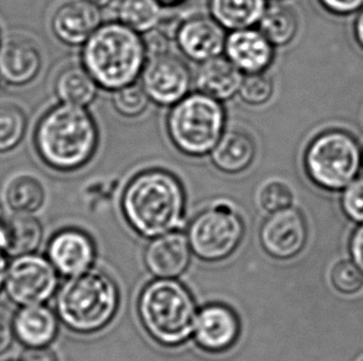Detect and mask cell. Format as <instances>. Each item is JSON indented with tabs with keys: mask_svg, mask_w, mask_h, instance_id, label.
I'll return each mask as SVG.
<instances>
[{
	"mask_svg": "<svg viewBox=\"0 0 363 361\" xmlns=\"http://www.w3.org/2000/svg\"><path fill=\"white\" fill-rule=\"evenodd\" d=\"M185 208L182 182L172 172L160 168L138 173L123 192L124 218L144 238L152 239L180 228Z\"/></svg>",
	"mask_w": 363,
	"mask_h": 361,
	"instance_id": "6da1fadb",
	"label": "cell"
},
{
	"mask_svg": "<svg viewBox=\"0 0 363 361\" xmlns=\"http://www.w3.org/2000/svg\"><path fill=\"white\" fill-rule=\"evenodd\" d=\"M99 129L84 108L57 105L46 113L35 132L41 160L57 171H74L94 157Z\"/></svg>",
	"mask_w": 363,
	"mask_h": 361,
	"instance_id": "7a4b0ae2",
	"label": "cell"
},
{
	"mask_svg": "<svg viewBox=\"0 0 363 361\" xmlns=\"http://www.w3.org/2000/svg\"><path fill=\"white\" fill-rule=\"evenodd\" d=\"M147 46L137 31L119 23L101 25L82 49V64L101 88L135 84L147 64Z\"/></svg>",
	"mask_w": 363,
	"mask_h": 361,
	"instance_id": "3957f363",
	"label": "cell"
},
{
	"mask_svg": "<svg viewBox=\"0 0 363 361\" xmlns=\"http://www.w3.org/2000/svg\"><path fill=\"white\" fill-rule=\"evenodd\" d=\"M138 316L157 344L179 347L192 337L196 303L191 292L175 278H157L139 294Z\"/></svg>",
	"mask_w": 363,
	"mask_h": 361,
	"instance_id": "277c9868",
	"label": "cell"
},
{
	"mask_svg": "<svg viewBox=\"0 0 363 361\" xmlns=\"http://www.w3.org/2000/svg\"><path fill=\"white\" fill-rule=\"evenodd\" d=\"M119 307V291L113 278L91 269L67 280L56 298L57 317L79 334L99 332L113 321Z\"/></svg>",
	"mask_w": 363,
	"mask_h": 361,
	"instance_id": "5b68a950",
	"label": "cell"
},
{
	"mask_svg": "<svg viewBox=\"0 0 363 361\" xmlns=\"http://www.w3.org/2000/svg\"><path fill=\"white\" fill-rule=\"evenodd\" d=\"M226 124L221 103L202 93L190 94L172 105L167 115V134L172 145L187 156L210 155Z\"/></svg>",
	"mask_w": 363,
	"mask_h": 361,
	"instance_id": "8992f818",
	"label": "cell"
},
{
	"mask_svg": "<svg viewBox=\"0 0 363 361\" xmlns=\"http://www.w3.org/2000/svg\"><path fill=\"white\" fill-rule=\"evenodd\" d=\"M304 166L314 185L329 192H342L359 178L363 168V149L352 134L329 129L310 142Z\"/></svg>",
	"mask_w": 363,
	"mask_h": 361,
	"instance_id": "52a82bcc",
	"label": "cell"
},
{
	"mask_svg": "<svg viewBox=\"0 0 363 361\" xmlns=\"http://www.w3.org/2000/svg\"><path fill=\"white\" fill-rule=\"evenodd\" d=\"M245 222L230 202L217 200L192 219L187 239L192 253L207 263L231 256L245 236Z\"/></svg>",
	"mask_w": 363,
	"mask_h": 361,
	"instance_id": "ba28073f",
	"label": "cell"
},
{
	"mask_svg": "<svg viewBox=\"0 0 363 361\" xmlns=\"http://www.w3.org/2000/svg\"><path fill=\"white\" fill-rule=\"evenodd\" d=\"M57 285V271L44 256L23 255L14 258L6 268L5 292L20 307L48 302L56 292Z\"/></svg>",
	"mask_w": 363,
	"mask_h": 361,
	"instance_id": "9c48e42d",
	"label": "cell"
},
{
	"mask_svg": "<svg viewBox=\"0 0 363 361\" xmlns=\"http://www.w3.org/2000/svg\"><path fill=\"white\" fill-rule=\"evenodd\" d=\"M142 86L152 102L172 107L186 97L191 87V74L184 61L174 55L147 57L142 72Z\"/></svg>",
	"mask_w": 363,
	"mask_h": 361,
	"instance_id": "30bf717a",
	"label": "cell"
},
{
	"mask_svg": "<svg viewBox=\"0 0 363 361\" xmlns=\"http://www.w3.org/2000/svg\"><path fill=\"white\" fill-rule=\"evenodd\" d=\"M259 240L272 258L293 259L303 251L308 240L304 215L294 207L270 213L260 227Z\"/></svg>",
	"mask_w": 363,
	"mask_h": 361,
	"instance_id": "8fae6325",
	"label": "cell"
},
{
	"mask_svg": "<svg viewBox=\"0 0 363 361\" xmlns=\"http://www.w3.org/2000/svg\"><path fill=\"white\" fill-rule=\"evenodd\" d=\"M241 333V323L236 312L221 303H212L200 309L192 337L197 347L212 354L230 350Z\"/></svg>",
	"mask_w": 363,
	"mask_h": 361,
	"instance_id": "7c38bea8",
	"label": "cell"
},
{
	"mask_svg": "<svg viewBox=\"0 0 363 361\" xmlns=\"http://www.w3.org/2000/svg\"><path fill=\"white\" fill-rule=\"evenodd\" d=\"M175 38L182 54L195 62L220 57L225 51L227 39L221 25L213 18L203 15L180 23Z\"/></svg>",
	"mask_w": 363,
	"mask_h": 361,
	"instance_id": "4fadbf2b",
	"label": "cell"
},
{
	"mask_svg": "<svg viewBox=\"0 0 363 361\" xmlns=\"http://www.w3.org/2000/svg\"><path fill=\"white\" fill-rule=\"evenodd\" d=\"M48 255L57 273L74 277L91 270L96 259V246L82 230L65 229L54 235Z\"/></svg>",
	"mask_w": 363,
	"mask_h": 361,
	"instance_id": "5bb4252c",
	"label": "cell"
},
{
	"mask_svg": "<svg viewBox=\"0 0 363 361\" xmlns=\"http://www.w3.org/2000/svg\"><path fill=\"white\" fill-rule=\"evenodd\" d=\"M191 253L189 239L175 230L152 238L144 253V263L157 278H177L189 268Z\"/></svg>",
	"mask_w": 363,
	"mask_h": 361,
	"instance_id": "9a60e30c",
	"label": "cell"
},
{
	"mask_svg": "<svg viewBox=\"0 0 363 361\" xmlns=\"http://www.w3.org/2000/svg\"><path fill=\"white\" fill-rule=\"evenodd\" d=\"M41 64L39 46L25 36H13L0 47V82L13 87L30 84Z\"/></svg>",
	"mask_w": 363,
	"mask_h": 361,
	"instance_id": "2e32d148",
	"label": "cell"
},
{
	"mask_svg": "<svg viewBox=\"0 0 363 361\" xmlns=\"http://www.w3.org/2000/svg\"><path fill=\"white\" fill-rule=\"evenodd\" d=\"M225 51L227 59L247 74H263L274 59V46L260 30L252 28L232 31Z\"/></svg>",
	"mask_w": 363,
	"mask_h": 361,
	"instance_id": "e0dca14e",
	"label": "cell"
},
{
	"mask_svg": "<svg viewBox=\"0 0 363 361\" xmlns=\"http://www.w3.org/2000/svg\"><path fill=\"white\" fill-rule=\"evenodd\" d=\"M55 36L69 46H81L101 26L99 8L84 0H74L60 6L52 16Z\"/></svg>",
	"mask_w": 363,
	"mask_h": 361,
	"instance_id": "ac0fdd59",
	"label": "cell"
},
{
	"mask_svg": "<svg viewBox=\"0 0 363 361\" xmlns=\"http://www.w3.org/2000/svg\"><path fill=\"white\" fill-rule=\"evenodd\" d=\"M15 338L26 348L49 347L57 337L59 319L44 304L20 308L13 318Z\"/></svg>",
	"mask_w": 363,
	"mask_h": 361,
	"instance_id": "d6986e66",
	"label": "cell"
},
{
	"mask_svg": "<svg viewBox=\"0 0 363 361\" xmlns=\"http://www.w3.org/2000/svg\"><path fill=\"white\" fill-rule=\"evenodd\" d=\"M243 76L228 59L216 57L203 62L196 76L200 93L216 101H228L241 88Z\"/></svg>",
	"mask_w": 363,
	"mask_h": 361,
	"instance_id": "ffe728a7",
	"label": "cell"
},
{
	"mask_svg": "<svg viewBox=\"0 0 363 361\" xmlns=\"http://www.w3.org/2000/svg\"><path fill=\"white\" fill-rule=\"evenodd\" d=\"M257 154L253 137L245 132L232 129L223 132L220 142L212 150L211 161L225 173H240L252 165Z\"/></svg>",
	"mask_w": 363,
	"mask_h": 361,
	"instance_id": "44dd1931",
	"label": "cell"
},
{
	"mask_svg": "<svg viewBox=\"0 0 363 361\" xmlns=\"http://www.w3.org/2000/svg\"><path fill=\"white\" fill-rule=\"evenodd\" d=\"M211 18L223 29H250L259 23L267 10V0H208Z\"/></svg>",
	"mask_w": 363,
	"mask_h": 361,
	"instance_id": "7402d4cb",
	"label": "cell"
},
{
	"mask_svg": "<svg viewBox=\"0 0 363 361\" xmlns=\"http://www.w3.org/2000/svg\"><path fill=\"white\" fill-rule=\"evenodd\" d=\"M97 87L99 84L81 66L62 69L55 82V92L62 104L74 107H87L94 102Z\"/></svg>",
	"mask_w": 363,
	"mask_h": 361,
	"instance_id": "603a6c76",
	"label": "cell"
},
{
	"mask_svg": "<svg viewBox=\"0 0 363 361\" xmlns=\"http://www.w3.org/2000/svg\"><path fill=\"white\" fill-rule=\"evenodd\" d=\"M8 231V256L19 258L23 255L34 254L43 240V225L34 215L15 213L5 222Z\"/></svg>",
	"mask_w": 363,
	"mask_h": 361,
	"instance_id": "cb8c5ba5",
	"label": "cell"
},
{
	"mask_svg": "<svg viewBox=\"0 0 363 361\" xmlns=\"http://www.w3.org/2000/svg\"><path fill=\"white\" fill-rule=\"evenodd\" d=\"M5 202L15 213L33 214L44 205V185L36 177L16 176L5 188Z\"/></svg>",
	"mask_w": 363,
	"mask_h": 361,
	"instance_id": "d4e9b609",
	"label": "cell"
},
{
	"mask_svg": "<svg viewBox=\"0 0 363 361\" xmlns=\"http://www.w3.org/2000/svg\"><path fill=\"white\" fill-rule=\"evenodd\" d=\"M259 30L273 46L289 45L299 31V20L294 10L285 5H272L259 21Z\"/></svg>",
	"mask_w": 363,
	"mask_h": 361,
	"instance_id": "484cf974",
	"label": "cell"
},
{
	"mask_svg": "<svg viewBox=\"0 0 363 361\" xmlns=\"http://www.w3.org/2000/svg\"><path fill=\"white\" fill-rule=\"evenodd\" d=\"M117 13L121 23L138 34H149L162 23V5L157 0H121Z\"/></svg>",
	"mask_w": 363,
	"mask_h": 361,
	"instance_id": "4316f807",
	"label": "cell"
},
{
	"mask_svg": "<svg viewBox=\"0 0 363 361\" xmlns=\"http://www.w3.org/2000/svg\"><path fill=\"white\" fill-rule=\"evenodd\" d=\"M28 127L24 110L13 103H0V154L19 145Z\"/></svg>",
	"mask_w": 363,
	"mask_h": 361,
	"instance_id": "83f0119b",
	"label": "cell"
},
{
	"mask_svg": "<svg viewBox=\"0 0 363 361\" xmlns=\"http://www.w3.org/2000/svg\"><path fill=\"white\" fill-rule=\"evenodd\" d=\"M150 98L147 96L142 84H129L127 87L114 91L113 107L117 112L127 118H135L142 115L147 110Z\"/></svg>",
	"mask_w": 363,
	"mask_h": 361,
	"instance_id": "f1b7e54d",
	"label": "cell"
},
{
	"mask_svg": "<svg viewBox=\"0 0 363 361\" xmlns=\"http://www.w3.org/2000/svg\"><path fill=\"white\" fill-rule=\"evenodd\" d=\"M240 97L242 101L252 105L259 107L269 102L274 93L273 79L264 74H247L242 81L240 88Z\"/></svg>",
	"mask_w": 363,
	"mask_h": 361,
	"instance_id": "f546056e",
	"label": "cell"
},
{
	"mask_svg": "<svg viewBox=\"0 0 363 361\" xmlns=\"http://www.w3.org/2000/svg\"><path fill=\"white\" fill-rule=\"evenodd\" d=\"M330 280L335 290L341 294L354 296L363 290V273L351 260H344L335 265Z\"/></svg>",
	"mask_w": 363,
	"mask_h": 361,
	"instance_id": "4dcf8cb0",
	"label": "cell"
},
{
	"mask_svg": "<svg viewBox=\"0 0 363 361\" xmlns=\"http://www.w3.org/2000/svg\"><path fill=\"white\" fill-rule=\"evenodd\" d=\"M258 198L260 207L269 214L293 207L294 202V195L289 185L279 180H272L263 185Z\"/></svg>",
	"mask_w": 363,
	"mask_h": 361,
	"instance_id": "1f68e13d",
	"label": "cell"
},
{
	"mask_svg": "<svg viewBox=\"0 0 363 361\" xmlns=\"http://www.w3.org/2000/svg\"><path fill=\"white\" fill-rule=\"evenodd\" d=\"M341 208L356 224H363V177H359L341 192Z\"/></svg>",
	"mask_w": 363,
	"mask_h": 361,
	"instance_id": "d6a6232c",
	"label": "cell"
},
{
	"mask_svg": "<svg viewBox=\"0 0 363 361\" xmlns=\"http://www.w3.org/2000/svg\"><path fill=\"white\" fill-rule=\"evenodd\" d=\"M320 5L330 14L350 16L363 9V0H319Z\"/></svg>",
	"mask_w": 363,
	"mask_h": 361,
	"instance_id": "836d02e7",
	"label": "cell"
},
{
	"mask_svg": "<svg viewBox=\"0 0 363 361\" xmlns=\"http://www.w3.org/2000/svg\"><path fill=\"white\" fill-rule=\"evenodd\" d=\"M349 251L351 261L363 273V224H359L351 235Z\"/></svg>",
	"mask_w": 363,
	"mask_h": 361,
	"instance_id": "e575fe53",
	"label": "cell"
},
{
	"mask_svg": "<svg viewBox=\"0 0 363 361\" xmlns=\"http://www.w3.org/2000/svg\"><path fill=\"white\" fill-rule=\"evenodd\" d=\"M13 322H10L3 313H0V357L10 350L14 343Z\"/></svg>",
	"mask_w": 363,
	"mask_h": 361,
	"instance_id": "d590c367",
	"label": "cell"
},
{
	"mask_svg": "<svg viewBox=\"0 0 363 361\" xmlns=\"http://www.w3.org/2000/svg\"><path fill=\"white\" fill-rule=\"evenodd\" d=\"M19 361H60L57 354L50 347L26 348Z\"/></svg>",
	"mask_w": 363,
	"mask_h": 361,
	"instance_id": "8d00e7d4",
	"label": "cell"
},
{
	"mask_svg": "<svg viewBox=\"0 0 363 361\" xmlns=\"http://www.w3.org/2000/svg\"><path fill=\"white\" fill-rule=\"evenodd\" d=\"M354 35L359 49L363 50V9L359 11L354 20Z\"/></svg>",
	"mask_w": 363,
	"mask_h": 361,
	"instance_id": "74e56055",
	"label": "cell"
},
{
	"mask_svg": "<svg viewBox=\"0 0 363 361\" xmlns=\"http://www.w3.org/2000/svg\"><path fill=\"white\" fill-rule=\"evenodd\" d=\"M9 239H8V231L5 223L0 222V256L6 254Z\"/></svg>",
	"mask_w": 363,
	"mask_h": 361,
	"instance_id": "f35d334b",
	"label": "cell"
},
{
	"mask_svg": "<svg viewBox=\"0 0 363 361\" xmlns=\"http://www.w3.org/2000/svg\"><path fill=\"white\" fill-rule=\"evenodd\" d=\"M189 0H157V3L162 5V8L167 9H175L182 5L186 4Z\"/></svg>",
	"mask_w": 363,
	"mask_h": 361,
	"instance_id": "ab89813d",
	"label": "cell"
},
{
	"mask_svg": "<svg viewBox=\"0 0 363 361\" xmlns=\"http://www.w3.org/2000/svg\"><path fill=\"white\" fill-rule=\"evenodd\" d=\"M5 275H6V266H5L4 258L0 256V291L4 288Z\"/></svg>",
	"mask_w": 363,
	"mask_h": 361,
	"instance_id": "60d3db41",
	"label": "cell"
},
{
	"mask_svg": "<svg viewBox=\"0 0 363 361\" xmlns=\"http://www.w3.org/2000/svg\"><path fill=\"white\" fill-rule=\"evenodd\" d=\"M84 1H87L89 4L94 5L96 8H106V6H108L113 0H84Z\"/></svg>",
	"mask_w": 363,
	"mask_h": 361,
	"instance_id": "b9f144b4",
	"label": "cell"
},
{
	"mask_svg": "<svg viewBox=\"0 0 363 361\" xmlns=\"http://www.w3.org/2000/svg\"><path fill=\"white\" fill-rule=\"evenodd\" d=\"M1 215H3V210H1V205H0V222H1Z\"/></svg>",
	"mask_w": 363,
	"mask_h": 361,
	"instance_id": "7bdbcfd3",
	"label": "cell"
},
{
	"mask_svg": "<svg viewBox=\"0 0 363 361\" xmlns=\"http://www.w3.org/2000/svg\"><path fill=\"white\" fill-rule=\"evenodd\" d=\"M279 1H281V0H279Z\"/></svg>",
	"mask_w": 363,
	"mask_h": 361,
	"instance_id": "ee69618b",
	"label": "cell"
}]
</instances>
